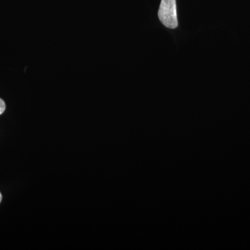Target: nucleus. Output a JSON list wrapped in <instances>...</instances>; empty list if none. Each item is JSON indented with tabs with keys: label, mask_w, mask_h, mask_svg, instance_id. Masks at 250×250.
Wrapping results in <instances>:
<instances>
[{
	"label": "nucleus",
	"mask_w": 250,
	"mask_h": 250,
	"mask_svg": "<svg viewBox=\"0 0 250 250\" xmlns=\"http://www.w3.org/2000/svg\"><path fill=\"white\" fill-rule=\"evenodd\" d=\"M158 16L165 27L169 29L177 28L178 19L176 0H161Z\"/></svg>",
	"instance_id": "nucleus-1"
},
{
	"label": "nucleus",
	"mask_w": 250,
	"mask_h": 250,
	"mask_svg": "<svg viewBox=\"0 0 250 250\" xmlns=\"http://www.w3.org/2000/svg\"><path fill=\"white\" fill-rule=\"evenodd\" d=\"M1 200H2V195H1V192H0V202H1Z\"/></svg>",
	"instance_id": "nucleus-3"
},
{
	"label": "nucleus",
	"mask_w": 250,
	"mask_h": 250,
	"mask_svg": "<svg viewBox=\"0 0 250 250\" xmlns=\"http://www.w3.org/2000/svg\"><path fill=\"white\" fill-rule=\"evenodd\" d=\"M5 109H6V104H5L4 100L0 98V115L4 113Z\"/></svg>",
	"instance_id": "nucleus-2"
}]
</instances>
